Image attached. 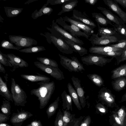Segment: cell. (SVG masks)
Listing matches in <instances>:
<instances>
[{"instance_id": "6", "label": "cell", "mask_w": 126, "mask_h": 126, "mask_svg": "<svg viewBox=\"0 0 126 126\" xmlns=\"http://www.w3.org/2000/svg\"><path fill=\"white\" fill-rule=\"evenodd\" d=\"M9 40L12 44H14L16 46L25 48L36 45L38 42L37 41L30 37L21 35H11L9 36Z\"/></svg>"}, {"instance_id": "32", "label": "cell", "mask_w": 126, "mask_h": 126, "mask_svg": "<svg viewBox=\"0 0 126 126\" xmlns=\"http://www.w3.org/2000/svg\"><path fill=\"white\" fill-rule=\"evenodd\" d=\"M46 50L44 47L42 46H31L19 50L21 52L26 53H37Z\"/></svg>"}, {"instance_id": "2", "label": "cell", "mask_w": 126, "mask_h": 126, "mask_svg": "<svg viewBox=\"0 0 126 126\" xmlns=\"http://www.w3.org/2000/svg\"><path fill=\"white\" fill-rule=\"evenodd\" d=\"M11 93L15 106H25L27 96L25 92L16 83L15 79L12 78Z\"/></svg>"}, {"instance_id": "7", "label": "cell", "mask_w": 126, "mask_h": 126, "mask_svg": "<svg viewBox=\"0 0 126 126\" xmlns=\"http://www.w3.org/2000/svg\"><path fill=\"white\" fill-rule=\"evenodd\" d=\"M98 34H93L88 40L93 46L107 45L110 43L119 42L116 37L114 36L103 35L100 37Z\"/></svg>"}, {"instance_id": "36", "label": "cell", "mask_w": 126, "mask_h": 126, "mask_svg": "<svg viewBox=\"0 0 126 126\" xmlns=\"http://www.w3.org/2000/svg\"><path fill=\"white\" fill-rule=\"evenodd\" d=\"M0 46L6 49H14L17 50H19L22 48L20 47L14 46L13 44L5 40H3L1 41Z\"/></svg>"}, {"instance_id": "53", "label": "cell", "mask_w": 126, "mask_h": 126, "mask_svg": "<svg viewBox=\"0 0 126 126\" xmlns=\"http://www.w3.org/2000/svg\"><path fill=\"white\" fill-rule=\"evenodd\" d=\"M0 72L5 73L6 72L5 69L2 64L0 63Z\"/></svg>"}, {"instance_id": "27", "label": "cell", "mask_w": 126, "mask_h": 126, "mask_svg": "<svg viewBox=\"0 0 126 126\" xmlns=\"http://www.w3.org/2000/svg\"><path fill=\"white\" fill-rule=\"evenodd\" d=\"M97 24L98 28L97 33L100 36L103 35L112 36L117 33L115 27L110 28L101 27L98 24Z\"/></svg>"}, {"instance_id": "37", "label": "cell", "mask_w": 126, "mask_h": 126, "mask_svg": "<svg viewBox=\"0 0 126 126\" xmlns=\"http://www.w3.org/2000/svg\"><path fill=\"white\" fill-rule=\"evenodd\" d=\"M113 84L115 89L118 90H121L126 84V79L125 78L119 79L115 81Z\"/></svg>"}, {"instance_id": "54", "label": "cell", "mask_w": 126, "mask_h": 126, "mask_svg": "<svg viewBox=\"0 0 126 126\" xmlns=\"http://www.w3.org/2000/svg\"><path fill=\"white\" fill-rule=\"evenodd\" d=\"M115 120L116 122L119 125H121L122 122L120 119L116 115L114 117Z\"/></svg>"}, {"instance_id": "3", "label": "cell", "mask_w": 126, "mask_h": 126, "mask_svg": "<svg viewBox=\"0 0 126 126\" xmlns=\"http://www.w3.org/2000/svg\"><path fill=\"white\" fill-rule=\"evenodd\" d=\"M40 34L45 37L49 44L52 43L61 52L66 54H71L73 53L72 49L60 37H55L47 32L44 33H40Z\"/></svg>"}, {"instance_id": "41", "label": "cell", "mask_w": 126, "mask_h": 126, "mask_svg": "<svg viewBox=\"0 0 126 126\" xmlns=\"http://www.w3.org/2000/svg\"><path fill=\"white\" fill-rule=\"evenodd\" d=\"M0 63L7 66L13 67V66L9 62L8 59L4 55L0 50Z\"/></svg>"}, {"instance_id": "17", "label": "cell", "mask_w": 126, "mask_h": 126, "mask_svg": "<svg viewBox=\"0 0 126 126\" xmlns=\"http://www.w3.org/2000/svg\"><path fill=\"white\" fill-rule=\"evenodd\" d=\"M97 8L100 10L107 19L114 24L120 25L125 23L120 18L113 14L109 10L100 6L97 7Z\"/></svg>"}, {"instance_id": "47", "label": "cell", "mask_w": 126, "mask_h": 126, "mask_svg": "<svg viewBox=\"0 0 126 126\" xmlns=\"http://www.w3.org/2000/svg\"><path fill=\"white\" fill-rule=\"evenodd\" d=\"M91 122L90 117H87L82 122L80 126H89Z\"/></svg>"}, {"instance_id": "9", "label": "cell", "mask_w": 126, "mask_h": 126, "mask_svg": "<svg viewBox=\"0 0 126 126\" xmlns=\"http://www.w3.org/2000/svg\"><path fill=\"white\" fill-rule=\"evenodd\" d=\"M103 56L96 54H89L82 57L81 60L84 64L87 66L94 65L103 66L107 63L108 60Z\"/></svg>"}, {"instance_id": "8", "label": "cell", "mask_w": 126, "mask_h": 126, "mask_svg": "<svg viewBox=\"0 0 126 126\" xmlns=\"http://www.w3.org/2000/svg\"><path fill=\"white\" fill-rule=\"evenodd\" d=\"M55 22L58 23L65 30L70 33L75 37H83L87 39L89 37L84 32L75 25L70 24V25L67 24L62 17L56 19Z\"/></svg>"}, {"instance_id": "1", "label": "cell", "mask_w": 126, "mask_h": 126, "mask_svg": "<svg viewBox=\"0 0 126 126\" xmlns=\"http://www.w3.org/2000/svg\"><path fill=\"white\" fill-rule=\"evenodd\" d=\"M39 87L30 91L31 95L38 98L39 102V108H44L48 104L55 89V83L53 81L49 82L43 81L37 83Z\"/></svg>"}, {"instance_id": "55", "label": "cell", "mask_w": 126, "mask_h": 126, "mask_svg": "<svg viewBox=\"0 0 126 126\" xmlns=\"http://www.w3.org/2000/svg\"><path fill=\"white\" fill-rule=\"evenodd\" d=\"M38 0H28L25 2L24 4H29L31 3Z\"/></svg>"}, {"instance_id": "22", "label": "cell", "mask_w": 126, "mask_h": 126, "mask_svg": "<svg viewBox=\"0 0 126 126\" xmlns=\"http://www.w3.org/2000/svg\"><path fill=\"white\" fill-rule=\"evenodd\" d=\"M48 4L46 3L38 11L37 9L35 10L31 15L32 18L35 19L44 15L49 16L53 12V9L51 7H47Z\"/></svg>"}, {"instance_id": "19", "label": "cell", "mask_w": 126, "mask_h": 126, "mask_svg": "<svg viewBox=\"0 0 126 126\" xmlns=\"http://www.w3.org/2000/svg\"><path fill=\"white\" fill-rule=\"evenodd\" d=\"M62 39L72 49L73 52L78 53L80 56H83L88 54L87 50L84 47L76 44L63 36L62 37Z\"/></svg>"}, {"instance_id": "38", "label": "cell", "mask_w": 126, "mask_h": 126, "mask_svg": "<svg viewBox=\"0 0 126 126\" xmlns=\"http://www.w3.org/2000/svg\"><path fill=\"white\" fill-rule=\"evenodd\" d=\"M71 119L72 116L70 113L66 110L63 111L62 126H68V124Z\"/></svg>"}, {"instance_id": "33", "label": "cell", "mask_w": 126, "mask_h": 126, "mask_svg": "<svg viewBox=\"0 0 126 126\" xmlns=\"http://www.w3.org/2000/svg\"><path fill=\"white\" fill-rule=\"evenodd\" d=\"M36 58L40 62L44 64L58 67V65L57 62L50 58L46 57H38Z\"/></svg>"}, {"instance_id": "13", "label": "cell", "mask_w": 126, "mask_h": 126, "mask_svg": "<svg viewBox=\"0 0 126 126\" xmlns=\"http://www.w3.org/2000/svg\"><path fill=\"white\" fill-rule=\"evenodd\" d=\"M4 55L13 66L12 71H14L17 68L27 67L28 66V64L26 61L13 54H4Z\"/></svg>"}, {"instance_id": "5", "label": "cell", "mask_w": 126, "mask_h": 126, "mask_svg": "<svg viewBox=\"0 0 126 126\" xmlns=\"http://www.w3.org/2000/svg\"><path fill=\"white\" fill-rule=\"evenodd\" d=\"M33 63L37 68L56 80H62L64 79L63 72L58 67L45 65L39 62H35Z\"/></svg>"}, {"instance_id": "16", "label": "cell", "mask_w": 126, "mask_h": 126, "mask_svg": "<svg viewBox=\"0 0 126 126\" xmlns=\"http://www.w3.org/2000/svg\"><path fill=\"white\" fill-rule=\"evenodd\" d=\"M63 18L65 22L74 24L77 26L89 37L94 33V29H92L87 25L80 22L75 21L66 16H65Z\"/></svg>"}, {"instance_id": "12", "label": "cell", "mask_w": 126, "mask_h": 126, "mask_svg": "<svg viewBox=\"0 0 126 126\" xmlns=\"http://www.w3.org/2000/svg\"><path fill=\"white\" fill-rule=\"evenodd\" d=\"M51 26V28L59 32L64 37L70 40L76 44L81 46L84 45V43L82 40L77 37H74L68 32L60 27L54 20H52Z\"/></svg>"}, {"instance_id": "29", "label": "cell", "mask_w": 126, "mask_h": 126, "mask_svg": "<svg viewBox=\"0 0 126 126\" xmlns=\"http://www.w3.org/2000/svg\"><path fill=\"white\" fill-rule=\"evenodd\" d=\"M4 8L7 16L10 18L17 16L22 12L23 9L22 8L8 7H4Z\"/></svg>"}, {"instance_id": "11", "label": "cell", "mask_w": 126, "mask_h": 126, "mask_svg": "<svg viewBox=\"0 0 126 126\" xmlns=\"http://www.w3.org/2000/svg\"><path fill=\"white\" fill-rule=\"evenodd\" d=\"M72 16L70 17L72 19L82 23L94 29L96 25L91 20L85 12H82L78 10L74 9Z\"/></svg>"}, {"instance_id": "21", "label": "cell", "mask_w": 126, "mask_h": 126, "mask_svg": "<svg viewBox=\"0 0 126 126\" xmlns=\"http://www.w3.org/2000/svg\"><path fill=\"white\" fill-rule=\"evenodd\" d=\"M0 94L7 100L13 102L12 95L7 87V82H4L1 77H0Z\"/></svg>"}, {"instance_id": "23", "label": "cell", "mask_w": 126, "mask_h": 126, "mask_svg": "<svg viewBox=\"0 0 126 126\" xmlns=\"http://www.w3.org/2000/svg\"><path fill=\"white\" fill-rule=\"evenodd\" d=\"M98 97L100 100L105 101L109 104L113 103L114 100L112 94L104 88H102L99 92Z\"/></svg>"}, {"instance_id": "43", "label": "cell", "mask_w": 126, "mask_h": 126, "mask_svg": "<svg viewBox=\"0 0 126 126\" xmlns=\"http://www.w3.org/2000/svg\"><path fill=\"white\" fill-rule=\"evenodd\" d=\"M123 49L117 51H112L102 53L100 55L103 56H107L112 57H115L121 55Z\"/></svg>"}, {"instance_id": "49", "label": "cell", "mask_w": 126, "mask_h": 126, "mask_svg": "<svg viewBox=\"0 0 126 126\" xmlns=\"http://www.w3.org/2000/svg\"><path fill=\"white\" fill-rule=\"evenodd\" d=\"M118 115L121 120H123L125 115V112L123 109L121 108L118 111Z\"/></svg>"}, {"instance_id": "4", "label": "cell", "mask_w": 126, "mask_h": 126, "mask_svg": "<svg viewBox=\"0 0 126 126\" xmlns=\"http://www.w3.org/2000/svg\"><path fill=\"white\" fill-rule=\"evenodd\" d=\"M59 56L61 64L69 71L82 73L85 70L83 64L76 57L73 56L70 59L60 54Z\"/></svg>"}, {"instance_id": "20", "label": "cell", "mask_w": 126, "mask_h": 126, "mask_svg": "<svg viewBox=\"0 0 126 126\" xmlns=\"http://www.w3.org/2000/svg\"><path fill=\"white\" fill-rule=\"evenodd\" d=\"M37 75L21 74V77L23 78L32 82L45 81L49 82L50 78L46 76L36 73Z\"/></svg>"}, {"instance_id": "48", "label": "cell", "mask_w": 126, "mask_h": 126, "mask_svg": "<svg viewBox=\"0 0 126 126\" xmlns=\"http://www.w3.org/2000/svg\"><path fill=\"white\" fill-rule=\"evenodd\" d=\"M117 4H118L126 9V0H113Z\"/></svg>"}, {"instance_id": "25", "label": "cell", "mask_w": 126, "mask_h": 126, "mask_svg": "<svg viewBox=\"0 0 126 126\" xmlns=\"http://www.w3.org/2000/svg\"><path fill=\"white\" fill-rule=\"evenodd\" d=\"M92 14V17L95 18L97 23L100 25L106 26L110 24L114 27H115L114 25L110 21L101 14L94 12Z\"/></svg>"}, {"instance_id": "39", "label": "cell", "mask_w": 126, "mask_h": 126, "mask_svg": "<svg viewBox=\"0 0 126 126\" xmlns=\"http://www.w3.org/2000/svg\"><path fill=\"white\" fill-rule=\"evenodd\" d=\"M117 32L126 37V25L125 23L120 24H114Z\"/></svg>"}, {"instance_id": "18", "label": "cell", "mask_w": 126, "mask_h": 126, "mask_svg": "<svg viewBox=\"0 0 126 126\" xmlns=\"http://www.w3.org/2000/svg\"><path fill=\"white\" fill-rule=\"evenodd\" d=\"M123 49L108 46H92L89 48V51L93 54L100 55L105 52L112 51H117L121 50Z\"/></svg>"}, {"instance_id": "14", "label": "cell", "mask_w": 126, "mask_h": 126, "mask_svg": "<svg viewBox=\"0 0 126 126\" xmlns=\"http://www.w3.org/2000/svg\"><path fill=\"white\" fill-rule=\"evenodd\" d=\"M74 88L79 96L80 102L82 107L83 108L86 105V100L85 96V91L81 86L80 80L78 78L72 76L71 78Z\"/></svg>"}, {"instance_id": "50", "label": "cell", "mask_w": 126, "mask_h": 126, "mask_svg": "<svg viewBox=\"0 0 126 126\" xmlns=\"http://www.w3.org/2000/svg\"><path fill=\"white\" fill-rule=\"evenodd\" d=\"M97 109L101 112L104 113L106 111V110L103 106L100 103H98L96 105Z\"/></svg>"}, {"instance_id": "35", "label": "cell", "mask_w": 126, "mask_h": 126, "mask_svg": "<svg viewBox=\"0 0 126 126\" xmlns=\"http://www.w3.org/2000/svg\"><path fill=\"white\" fill-rule=\"evenodd\" d=\"M11 108L10 103L9 101L7 100L3 101L0 108L3 113L9 116L11 114Z\"/></svg>"}, {"instance_id": "52", "label": "cell", "mask_w": 126, "mask_h": 126, "mask_svg": "<svg viewBox=\"0 0 126 126\" xmlns=\"http://www.w3.org/2000/svg\"><path fill=\"white\" fill-rule=\"evenodd\" d=\"M98 0H84L85 3L92 5H94L97 2Z\"/></svg>"}, {"instance_id": "56", "label": "cell", "mask_w": 126, "mask_h": 126, "mask_svg": "<svg viewBox=\"0 0 126 126\" xmlns=\"http://www.w3.org/2000/svg\"><path fill=\"white\" fill-rule=\"evenodd\" d=\"M0 126H12L11 125L6 123H0Z\"/></svg>"}, {"instance_id": "26", "label": "cell", "mask_w": 126, "mask_h": 126, "mask_svg": "<svg viewBox=\"0 0 126 126\" xmlns=\"http://www.w3.org/2000/svg\"><path fill=\"white\" fill-rule=\"evenodd\" d=\"M78 1L77 0H71L70 1L63 4L62 6L61 11L58 14L60 16L62 14L73 11L74 8L77 6Z\"/></svg>"}, {"instance_id": "42", "label": "cell", "mask_w": 126, "mask_h": 126, "mask_svg": "<svg viewBox=\"0 0 126 126\" xmlns=\"http://www.w3.org/2000/svg\"><path fill=\"white\" fill-rule=\"evenodd\" d=\"M109 45L111 47L124 49L126 47V39L119 40L117 44H110Z\"/></svg>"}, {"instance_id": "45", "label": "cell", "mask_w": 126, "mask_h": 126, "mask_svg": "<svg viewBox=\"0 0 126 126\" xmlns=\"http://www.w3.org/2000/svg\"><path fill=\"white\" fill-rule=\"evenodd\" d=\"M9 119V116L3 113H0V123H5Z\"/></svg>"}, {"instance_id": "51", "label": "cell", "mask_w": 126, "mask_h": 126, "mask_svg": "<svg viewBox=\"0 0 126 126\" xmlns=\"http://www.w3.org/2000/svg\"><path fill=\"white\" fill-rule=\"evenodd\" d=\"M121 55V59L119 61L120 62L126 60V47L123 49Z\"/></svg>"}, {"instance_id": "40", "label": "cell", "mask_w": 126, "mask_h": 126, "mask_svg": "<svg viewBox=\"0 0 126 126\" xmlns=\"http://www.w3.org/2000/svg\"><path fill=\"white\" fill-rule=\"evenodd\" d=\"M63 114L60 109L58 112L54 123V126H62Z\"/></svg>"}, {"instance_id": "10", "label": "cell", "mask_w": 126, "mask_h": 126, "mask_svg": "<svg viewBox=\"0 0 126 126\" xmlns=\"http://www.w3.org/2000/svg\"><path fill=\"white\" fill-rule=\"evenodd\" d=\"M33 115L30 112L17 109V112H13L10 120V122L14 126H21L24 122Z\"/></svg>"}, {"instance_id": "34", "label": "cell", "mask_w": 126, "mask_h": 126, "mask_svg": "<svg viewBox=\"0 0 126 126\" xmlns=\"http://www.w3.org/2000/svg\"><path fill=\"white\" fill-rule=\"evenodd\" d=\"M113 72L112 77L114 78L126 76V64L117 68Z\"/></svg>"}, {"instance_id": "24", "label": "cell", "mask_w": 126, "mask_h": 126, "mask_svg": "<svg viewBox=\"0 0 126 126\" xmlns=\"http://www.w3.org/2000/svg\"><path fill=\"white\" fill-rule=\"evenodd\" d=\"M67 87L69 94L74 104L79 110H81V105L79 101V96L75 90L70 83H68Z\"/></svg>"}, {"instance_id": "28", "label": "cell", "mask_w": 126, "mask_h": 126, "mask_svg": "<svg viewBox=\"0 0 126 126\" xmlns=\"http://www.w3.org/2000/svg\"><path fill=\"white\" fill-rule=\"evenodd\" d=\"M61 96L63 101V108H66L68 110H72V102L71 97L69 94L67 93L65 90L62 93Z\"/></svg>"}, {"instance_id": "57", "label": "cell", "mask_w": 126, "mask_h": 126, "mask_svg": "<svg viewBox=\"0 0 126 126\" xmlns=\"http://www.w3.org/2000/svg\"><path fill=\"white\" fill-rule=\"evenodd\" d=\"M125 98H126V94H125Z\"/></svg>"}, {"instance_id": "15", "label": "cell", "mask_w": 126, "mask_h": 126, "mask_svg": "<svg viewBox=\"0 0 126 126\" xmlns=\"http://www.w3.org/2000/svg\"><path fill=\"white\" fill-rule=\"evenodd\" d=\"M103 1L110 9L119 16L125 23H126V13L121 9L117 4L113 0H103Z\"/></svg>"}, {"instance_id": "31", "label": "cell", "mask_w": 126, "mask_h": 126, "mask_svg": "<svg viewBox=\"0 0 126 126\" xmlns=\"http://www.w3.org/2000/svg\"><path fill=\"white\" fill-rule=\"evenodd\" d=\"M88 78L96 86L100 87L103 85V80L101 77L96 74H89L87 75Z\"/></svg>"}, {"instance_id": "44", "label": "cell", "mask_w": 126, "mask_h": 126, "mask_svg": "<svg viewBox=\"0 0 126 126\" xmlns=\"http://www.w3.org/2000/svg\"><path fill=\"white\" fill-rule=\"evenodd\" d=\"M71 0H47V3L51 5L63 4L70 1Z\"/></svg>"}, {"instance_id": "46", "label": "cell", "mask_w": 126, "mask_h": 126, "mask_svg": "<svg viewBox=\"0 0 126 126\" xmlns=\"http://www.w3.org/2000/svg\"><path fill=\"white\" fill-rule=\"evenodd\" d=\"M26 126H43V125L40 120H35Z\"/></svg>"}, {"instance_id": "30", "label": "cell", "mask_w": 126, "mask_h": 126, "mask_svg": "<svg viewBox=\"0 0 126 126\" xmlns=\"http://www.w3.org/2000/svg\"><path fill=\"white\" fill-rule=\"evenodd\" d=\"M60 97L58 96L56 99L51 104L47 109L46 113L48 119L50 118L55 113L58 108Z\"/></svg>"}]
</instances>
